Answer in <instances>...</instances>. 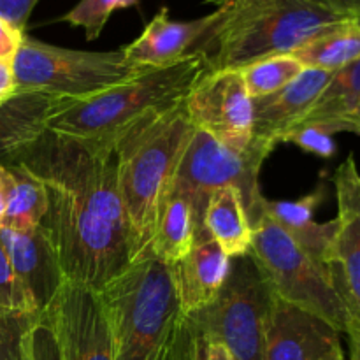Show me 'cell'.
I'll list each match as a JSON object with an SVG mask.
<instances>
[{
  "label": "cell",
  "mask_w": 360,
  "mask_h": 360,
  "mask_svg": "<svg viewBox=\"0 0 360 360\" xmlns=\"http://www.w3.org/2000/svg\"><path fill=\"white\" fill-rule=\"evenodd\" d=\"M281 143H294L306 153H313L322 158H330L336 155V143L333 136L313 123H299L292 127L283 136Z\"/></svg>",
  "instance_id": "28"
},
{
  "label": "cell",
  "mask_w": 360,
  "mask_h": 360,
  "mask_svg": "<svg viewBox=\"0 0 360 360\" xmlns=\"http://www.w3.org/2000/svg\"><path fill=\"white\" fill-rule=\"evenodd\" d=\"M11 185H13V174H11L9 167L0 164V221H2L4 214H6Z\"/></svg>",
  "instance_id": "37"
},
{
  "label": "cell",
  "mask_w": 360,
  "mask_h": 360,
  "mask_svg": "<svg viewBox=\"0 0 360 360\" xmlns=\"http://www.w3.org/2000/svg\"><path fill=\"white\" fill-rule=\"evenodd\" d=\"M206 70L199 53H188L172 65L143 69L95 97L67 104L49 118L46 129L77 139L115 143L127 127L148 111L181 102Z\"/></svg>",
  "instance_id": "5"
},
{
  "label": "cell",
  "mask_w": 360,
  "mask_h": 360,
  "mask_svg": "<svg viewBox=\"0 0 360 360\" xmlns=\"http://www.w3.org/2000/svg\"><path fill=\"white\" fill-rule=\"evenodd\" d=\"M39 311L34 297L11 264L9 255L0 241V315L32 316Z\"/></svg>",
  "instance_id": "27"
},
{
  "label": "cell",
  "mask_w": 360,
  "mask_h": 360,
  "mask_svg": "<svg viewBox=\"0 0 360 360\" xmlns=\"http://www.w3.org/2000/svg\"><path fill=\"white\" fill-rule=\"evenodd\" d=\"M327 11L340 14L345 18H359L360 20V0H309Z\"/></svg>",
  "instance_id": "35"
},
{
  "label": "cell",
  "mask_w": 360,
  "mask_h": 360,
  "mask_svg": "<svg viewBox=\"0 0 360 360\" xmlns=\"http://www.w3.org/2000/svg\"><path fill=\"white\" fill-rule=\"evenodd\" d=\"M183 101L148 111L115 141L130 264L151 259L158 218L171 193L179 160L195 130Z\"/></svg>",
  "instance_id": "2"
},
{
  "label": "cell",
  "mask_w": 360,
  "mask_h": 360,
  "mask_svg": "<svg viewBox=\"0 0 360 360\" xmlns=\"http://www.w3.org/2000/svg\"><path fill=\"white\" fill-rule=\"evenodd\" d=\"M39 0H0V16L18 30L25 32L32 11Z\"/></svg>",
  "instance_id": "32"
},
{
  "label": "cell",
  "mask_w": 360,
  "mask_h": 360,
  "mask_svg": "<svg viewBox=\"0 0 360 360\" xmlns=\"http://www.w3.org/2000/svg\"><path fill=\"white\" fill-rule=\"evenodd\" d=\"M334 72L304 69L290 84L253 101V141L274 150L285 134L308 116Z\"/></svg>",
  "instance_id": "14"
},
{
  "label": "cell",
  "mask_w": 360,
  "mask_h": 360,
  "mask_svg": "<svg viewBox=\"0 0 360 360\" xmlns=\"http://www.w3.org/2000/svg\"><path fill=\"white\" fill-rule=\"evenodd\" d=\"M25 360H112L98 292L63 281L25 334Z\"/></svg>",
  "instance_id": "9"
},
{
  "label": "cell",
  "mask_w": 360,
  "mask_h": 360,
  "mask_svg": "<svg viewBox=\"0 0 360 360\" xmlns=\"http://www.w3.org/2000/svg\"><path fill=\"white\" fill-rule=\"evenodd\" d=\"M0 241L41 311L65 281L44 229L41 225L25 232L0 229Z\"/></svg>",
  "instance_id": "17"
},
{
  "label": "cell",
  "mask_w": 360,
  "mask_h": 360,
  "mask_svg": "<svg viewBox=\"0 0 360 360\" xmlns=\"http://www.w3.org/2000/svg\"><path fill=\"white\" fill-rule=\"evenodd\" d=\"M16 95L13 60H0V105Z\"/></svg>",
  "instance_id": "34"
},
{
  "label": "cell",
  "mask_w": 360,
  "mask_h": 360,
  "mask_svg": "<svg viewBox=\"0 0 360 360\" xmlns=\"http://www.w3.org/2000/svg\"><path fill=\"white\" fill-rule=\"evenodd\" d=\"M98 295L112 360H164L185 316L169 264L157 259L130 264Z\"/></svg>",
  "instance_id": "4"
},
{
  "label": "cell",
  "mask_w": 360,
  "mask_h": 360,
  "mask_svg": "<svg viewBox=\"0 0 360 360\" xmlns=\"http://www.w3.org/2000/svg\"><path fill=\"white\" fill-rule=\"evenodd\" d=\"M347 336L350 341V357L348 360H360V322L350 323Z\"/></svg>",
  "instance_id": "38"
},
{
  "label": "cell",
  "mask_w": 360,
  "mask_h": 360,
  "mask_svg": "<svg viewBox=\"0 0 360 360\" xmlns=\"http://www.w3.org/2000/svg\"><path fill=\"white\" fill-rule=\"evenodd\" d=\"M9 165L44 185L41 227L63 280L101 292L130 266L115 143L46 130Z\"/></svg>",
  "instance_id": "1"
},
{
  "label": "cell",
  "mask_w": 360,
  "mask_h": 360,
  "mask_svg": "<svg viewBox=\"0 0 360 360\" xmlns=\"http://www.w3.org/2000/svg\"><path fill=\"white\" fill-rule=\"evenodd\" d=\"M326 197L323 186L308 193L299 200H267L264 202V213L316 262L327 266L330 246L336 234V218L326 224L315 221L316 207Z\"/></svg>",
  "instance_id": "19"
},
{
  "label": "cell",
  "mask_w": 360,
  "mask_h": 360,
  "mask_svg": "<svg viewBox=\"0 0 360 360\" xmlns=\"http://www.w3.org/2000/svg\"><path fill=\"white\" fill-rule=\"evenodd\" d=\"M340 347V333L333 326L273 294L264 360H320Z\"/></svg>",
  "instance_id": "13"
},
{
  "label": "cell",
  "mask_w": 360,
  "mask_h": 360,
  "mask_svg": "<svg viewBox=\"0 0 360 360\" xmlns=\"http://www.w3.org/2000/svg\"><path fill=\"white\" fill-rule=\"evenodd\" d=\"M139 6V0H79L60 21L81 27L88 41H95L104 30L115 11Z\"/></svg>",
  "instance_id": "26"
},
{
  "label": "cell",
  "mask_w": 360,
  "mask_h": 360,
  "mask_svg": "<svg viewBox=\"0 0 360 360\" xmlns=\"http://www.w3.org/2000/svg\"><path fill=\"white\" fill-rule=\"evenodd\" d=\"M304 70L292 55H274L243 67L241 76L250 98L267 97L290 84Z\"/></svg>",
  "instance_id": "24"
},
{
  "label": "cell",
  "mask_w": 360,
  "mask_h": 360,
  "mask_svg": "<svg viewBox=\"0 0 360 360\" xmlns=\"http://www.w3.org/2000/svg\"><path fill=\"white\" fill-rule=\"evenodd\" d=\"M200 338V360H234L224 345Z\"/></svg>",
  "instance_id": "36"
},
{
  "label": "cell",
  "mask_w": 360,
  "mask_h": 360,
  "mask_svg": "<svg viewBox=\"0 0 360 360\" xmlns=\"http://www.w3.org/2000/svg\"><path fill=\"white\" fill-rule=\"evenodd\" d=\"M204 231L231 259L250 255L253 227L238 188L224 186L207 197Z\"/></svg>",
  "instance_id": "20"
},
{
  "label": "cell",
  "mask_w": 360,
  "mask_h": 360,
  "mask_svg": "<svg viewBox=\"0 0 360 360\" xmlns=\"http://www.w3.org/2000/svg\"><path fill=\"white\" fill-rule=\"evenodd\" d=\"M25 35V32L18 30L0 16V60H13Z\"/></svg>",
  "instance_id": "33"
},
{
  "label": "cell",
  "mask_w": 360,
  "mask_h": 360,
  "mask_svg": "<svg viewBox=\"0 0 360 360\" xmlns=\"http://www.w3.org/2000/svg\"><path fill=\"white\" fill-rule=\"evenodd\" d=\"M250 257L278 299L319 316L340 334L348 333L350 313L329 267L299 248L266 213L253 225Z\"/></svg>",
  "instance_id": "7"
},
{
  "label": "cell",
  "mask_w": 360,
  "mask_h": 360,
  "mask_svg": "<svg viewBox=\"0 0 360 360\" xmlns=\"http://www.w3.org/2000/svg\"><path fill=\"white\" fill-rule=\"evenodd\" d=\"M213 21L192 53L207 70L243 69L257 60L290 55L348 18L309 0H210Z\"/></svg>",
  "instance_id": "3"
},
{
  "label": "cell",
  "mask_w": 360,
  "mask_h": 360,
  "mask_svg": "<svg viewBox=\"0 0 360 360\" xmlns=\"http://www.w3.org/2000/svg\"><path fill=\"white\" fill-rule=\"evenodd\" d=\"M16 94L84 101L139 74L120 51L60 48L25 35L13 58Z\"/></svg>",
  "instance_id": "8"
},
{
  "label": "cell",
  "mask_w": 360,
  "mask_h": 360,
  "mask_svg": "<svg viewBox=\"0 0 360 360\" xmlns=\"http://www.w3.org/2000/svg\"><path fill=\"white\" fill-rule=\"evenodd\" d=\"M186 116L193 129L236 151L253 141V101L246 91L241 69L206 70L186 94Z\"/></svg>",
  "instance_id": "11"
},
{
  "label": "cell",
  "mask_w": 360,
  "mask_h": 360,
  "mask_svg": "<svg viewBox=\"0 0 360 360\" xmlns=\"http://www.w3.org/2000/svg\"><path fill=\"white\" fill-rule=\"evenodd\" d=\"M334 186L338 227L327 267L352 322H360V172L354 155H348L338 167Z\"/></svg>",
  "instance_id": "12"
},
{
  "label": "cell",
  "mask_w": 360,
  "mask_h": 360,
  "mask_svg": "<svg viewBox=\"0 0 360 360\" xmlns=\"http://www.w3.org/2000/svg\"><path fill=\"white\" fill-rule=\"evenodd\" d=\"M301 123H313V125L320 127V129L326 130L330 136L340 132H352L360 136V98L357 101V104H355L350 111L345 112V115L327 120H306V122Z\"/></svg>",
  "instance_id": "31"
},
{
  "label": "cell",
  "mask_w": 360,
  "mask_h": 360,
  "mask_svg": "<svg viewBox=\"0 0 360 360\" xmlns=\"http://www.w3.org/2000/svg\"><path fill=\"white\" fill-rule=\"evenodd\" d=\"M34 316L0 315V360H25V334Z\"/></svg>",
  "instance_id": "29"
},
{
  "label": "cell",
  "mask_w": 360,
  "mask_h": 360,
  "mask_svg": "<svg viewBox=\"0 0 360 360\" xmlns=\"http://www.w3.org/2000/svg\"><path fill=\"white\" fill-rule=\"evenodd\" d=\"M213 21V13L190 21H176L169 16L167 7H162L143 34L122 48L123 56L139 69L167 67L185 58Z\"/></svg>",
  "instance_id": "15"
},
{
  "label": "cell",
  "mask_w": 360,
  "mask_h": 360,
  "mask_svg": "<svg viewBox=\"0 0 360 360\" xmlns=\"http://www.w3.org/2000/svg\"><path fill=\"white\" fill-rule=\"evenodd\" d=\"M320 360H347L345 359V354H343V348H336V350H333L330 354H327L326 357L320 359Z\"/></svg>",
  "instance_id": "39"
},
{
  "label": "cell",
  "mask_w": 360,
  "mask_h": 360,
  "mask_svg": "<svg viewBox=\"0 0 360 360\" xmlns=\"http://www.w3.org/2000/svg\"><path fill=\"white\" fill-rule=\"evenodd\" d=\"M13 174L6 214L0 221V229L7 231H32L39 227L48 211V193L39 179L32 178L16 165H6Z\"/></svg>",
  "instance_id": "23"
},
{
  "label": "cell",
  "mask_w": 360,
  "mask_h": 360,
  "mask_svg": "<svg viewBox=\"0 0 360 360\" xmlns=\"http://www.w3.org/2000/svg\"><path fill=\"white\" fill-rule=\"evenodd\" d=\"M231 257L211 238L195 241L192 252L172 264V283L185 316L207 308L227 281Z\"/></svg>",
  "instance_id": "16"
},
{
  "label": "cell",
  "mask_w": 360,
  "mask_h": 360,
  "mask_svg": "<svg viewBox=\"0 0 360 360\" xmlns=\"http://www.w3.org/2000/svg\"><path fill=\"white\" fill-rule=\"evenodd\" d=\"M70 102L44 94H16L0 105V164H13L48 130L49 118Z\"/></svg>",
  "instance_id": "18"
},
{
  "label": "cell",
  "mask_w": 360,
  "mask_h": 360,
  "mask_svg": "<svg viewBox=\"0 0 360 360\" xmlns=\"http://www.w3.org/2000/svg\"><path fill=\"white\" fill-rule=\"evenodd\" d=\"M195 245V224L188 204L181 197H169L158 218L151 245V259L172 264L179 262Z\"/></svg>",
  "instance_id": "22"
},
{
  "label": "cell",
  "mask_w": 360,
  "mask_h": 360,
  "mask_svg": "<svg viewBox=\"0 0 360 360\" xmlns=\"http://www.w3.org/2000/svg\"><path fill=\"white\" fill-rule=\"evenodd\" d=\"M164 360H200V338L188 316H183Z\"/></svg>",
  "instance_id": "30"
},
{
  "label": "cell",
  "mask_w": 360,
  "mask_h": 360,
  "mask_svg": "<svg viewBox=\"0 0 360 360\" xmlns=\"http://www.w3.org/2000/svg\"><path fill=\"white\" fill-rule=\"evenodd\" d=\"M360 98V60L336 70L306 120L336 118L350 111ZM301 123V122H299Z\"/></svg>",
  "instance_id": "25"
},
{
  "label": "cell",
  "mask_w": 360,
  "mask_h": 360,
  "mask_svg": "<svg viewBox=\"0 0 360 360\" xmlns=\"http://www.w3.org/2000/svg\"><path fill=\"white\" fill-rule=\"evenodd\" d=\"M290 55L297 58L304 69H322L329 72H336L357 62L360 60V20H343Z\"/></svg>",
  "instance_id": "21"
},
{
  "label": "cell",
  "mask_w": 360,
  "mask_h": 360,
  "mask_svg": "<svg viewBox=\"0 0 360 360\" xmlns=\"http://www.w3.org/2000/svg\"><path fill=\"white\" fill-rule=\"evenodd\" d=\"M271 151V148L257 141H252L246 151H236L207 134L193 130L179 160L169 197H181L190 206L195 224V241L210 238L204 231V210L207 197L224 186L239 190L250 224L252 227L257 224L264 214L266 202L260 192L259 176Z\"/></svg>",
  "instance_id": "6"
},
{
  "label": "cell",
  "mask_w": 360,
  "mask_h": 360,
  "mask_svg": "<svg viewBox=\"0 0 360 360\" xmlns=\"http://www.w3.org/2000/svg\"><path fill=\"white\" fill-rule=\"evenodd\" d=\"M271 297L273 292L252 257L231 259L218 297L188 319L204 340L224 345L234 360H264Z\"/></svg>",
  "instance_id": "10"
}]
</instances>
